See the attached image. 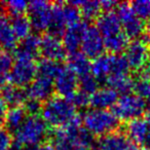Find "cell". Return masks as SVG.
<instances>
[{"mask_svg":"<svg viewBox=\"0 0 150 150\" xmlns=\"http://www.w3.org/2000/svg\"><path fill=\"white\" fill-rule=\"evenodd\" d=\"M134 93L145 102L150 101V75L140 71L137 78L134 79Z\"/></svg>","mask_w":150,"mask_h":150,"instance_id":"29","label":"cell"},{"mask_svg":"<svg viewBox=\"0 0 150 150\" xmlns=\"http://www.w3.org/2000/svg\"><path fill=\"white\" fill-rule=\"evenodd\" d=\"M97 150H140L137 144L133 143L122 131H116L99 138L94 146Z\"/></svg>","mask_w":150,"mask_h":150,"instance_id":"12","label":"cell"},{"mask_svg":"<svg viewBox=\"0 0 150 150\" xmlns=\"http://www.w3.org/2000/svg\"><path fill=\"white\" fill-rule=\"evenodd\" d=\"M80 52L88 59H97L104 54V40L96 26L88 25L83 34L80 46Z\"/></svg>","mask_w":150,"mask_h":150,"instance_id":"10","label":"cell"},{"mask_svg":"<svg viewBox=\"0 0 150 150\" xmlns=\"http://www.w3.org/2000/svg\"><path fill=\"white\" fill-rule=\"evenodd\" d=\"M1 50H2V47H1V45H0V54H1V52H1Z\"/></svg>","mask_w":150,"mask_h":150,"instance_id":"48","label":"cell"},{"mask_svg":"<svg viewBox=\"0 0 150 150\" xmlns=\"http://www.w3.org/2000/svg\"><path fill=\"white\" fill-rule=\"evenodd\" d=\"M7 104L4 102V100L2 99V97L0 96V123H2L4 121L5 115H6V112L8 110L7 108Z\"/></svg>","mask_w":150,"mask_h":150,"instance_id":"40","label":"cell"},{"mask_svg":"<svg viewBox=\"0 0 150 150\" xmlns=\"http://www.w3.org/2000/svg\"><path fill=\"white\" fill-rule=\"evenodd\" d=\"M27 116L28 115L23 106L11 107L7 110L4 121H3V123L5 125V129L11 135H13L20 129V127L23 125V122L27 118Z\"/></svg>","mask_w":150,"mask_h":150,"instance_id":"24","label":"cell"},{"mask_svg":"<svg viewBox=\"0 0 150 150\" xmlns=\"http://www.w3.org/2000/svg\"><path fill=\"white\" fill-rule=\"evenodd\" d=\"M13 56L8 52H2L0 54V72L8 76L11 68L13 66Z\"/></svg>","mask_w":150,"mask_h":150,"instance_id":"36","label":"cell"},{"mask_svg":"<svg viewBox=\"0 0 150 150\" xmlns=\"http://www.w3.org/2000/svg\"><path fill=\"white\" fill-rule=\"evenodd\" d=\"M123 132L133 143L137 144L138 146L144 145L147 133V118L141 117L129 121L125 125Z\"/></svg>","mask_w":150,"mask_h":150,"instance_id":"19","label":"cell"},{"mask_svg":"<svg viewBox=\"0 0 150 150\" xmlns=\"http://www.w3.org/2000/svg\"><path fill=\"white\" fill-rule=\"evenodd\" d=\"M88 27V22L82 20L79 23L67 28L64 35L62 36V42L64 44L67 54H72L79 52L82 37Z\"/></svg>","mask_w":150,"mask_h":150,"instance_id":"13","label":"cell"},{"mask_svg":"<svg viewBox=\"0 0 150 150\" xmlns=\"http://www.w3.org/2000/svg\"><path fill=\"white\" fill-rule=\"evenodd\" d=\"M52 16V3L43 0H34L28 4L27 17L31 23L32 29L36 32L48 30Z\"/></svg>","mask_w":150,"mask_h":150,"instance_id":"7","label":"cell"},{"mask_svg":"<svg viewBox=\"0 0 150 150\" xmlns=\"http://www.w3.org/2000/svg\"><path fill=\"white\" fill-rule=\"evenodd\" d=\"M25 150H54V148L52 146V144L47 143H42L39 145L35 146H30V147H26Z\"/></svg>","mask_w":150,"mask_h":150,"instance_id":"41","label":"cell"},{"mask_svg":"<svg viewBox=\"0 0 150 150\" xmlns=\"http://www.w3.org/2000/svg\"><path fill=\"white\" fill-rule=\"evenodd\" d=\"M111 72V54H104L95 59L92 63L91 73L100 81H104L109 77Z\"/></svg>","mask_w":150,"mask_h":150,"instance_id":"25","label":"cell"},{"mask_svg":"<svg viewBox=\"0 0 150 150\" xmlns=\"http://www.w3.org/2000/svg\"><path fill=\"white\" fill-rule=\"evenodd\" d=\"M11 23V27L15 32L16 36L19 40H23L31 34L32 26L27 15L11 16L9 17Z\"/></svg>","mask_w":150,"mask_h":150,"instance_id":"27","label":"cell"},{"mask_svg":"<svg viewBox=\"0 0 150 150\" xmlns=\"http://www.w3.org/2000/svg\"><path fill=\"white\" fill-rule=\"evenodd\" d=\"M150 54V47L141 39L129 41L125 50V58L129 64V70L140 72L144 69Z\"/></svg>","mask_w":150,"mask_h":150,"instance_id":"8","label":"cell"},{"mask_svg":"<svg viewBox=\"0 0 150 150\" xmlns=\"http://www.w3.org/2000/svg\"><path fill=\"white\" fill-rule=\"evenodd\" d=\"M1 6H3V3L0 2V11H1Z\"/></svg>","mask_w":150,"mask_h":150,"instance_id":"47","label":"cell"},{"mask_svg":"<svg viewBox=\"0 0 150 150\" xmlns=\"http://www.w3.org/2000/svg\"><path fill=\"white\" fill-rule=\"evenodd\" d=\"M146 111V102L136 94L120 96L112 107V112L119 121H129L143 117Z\"/></svg>","mask_w":150,"mask_h":150,"instance_id":"4","label":"cell"},{"mask_svg":"<svg viewBox=\"0 0 150 150\" xmlns=\"http://www.w3.org/2000/svg\"><path fill=\"white\" fill-rule=\"evenodd\" d=\"M105 86L111 88L120 96H125L134 92V78L129 74L112 75L105 80Z\"/></svg>","mask_w":150,"mask_h":150,"instance_id":"21","label":"cell"},{"mask_svg":"<svg viewBox=\"0 0 150 150\" xmlns=\"http://www.w3.org/2000/svg\"><path fill=\"white\" fill-rule=\"evenodd\" d=\"M63 13H64L67 28L82 21L81 13H80L79 8L70 2L63 4Z\"/></svg>","mask_w":150,"mask_h":150,"instance_id":"31","label":"cell"},{"mask_svg":"<svg viewBox=\"0 0 150 150\" xmlns=\"http://www.w3.org/2000/svg\"><path fill=\"white\" fill-rule=\"evenodd\" d=\"M142 71H143V72H145L146 74L150 75V54H149V57H148L147 63H146L145 67H144V69Z\"/></svg>","mask_w":150,"mask_h":150,"instance_id":"44","label":"cell"},{"mask_svg":"<svg viewBox=\"0 0 150 150\" xmlns=\"http://www.w3.org/2000/svg\"><path fill=\"white\" fill-rule=\"evenodd\" d=\"M42 105L43 103L39 102V101L28 98L27 101L24 103L23 107L28 116H35V115H39L41 113Z\"/></svg>","mask_w":150,"mask_h":150,"instance_id":"37","label":"cell"},{"mask_svg":"<svg viewBox=\"0 0 150 150\" xmlns=\"http://www.w3.org/2000/svg\"><path fill=\"white\" fill-rule=\"evenodd\" d=\"M39 52L42 59L58 63L65 60L67 57L62 38L54 36L50 33H44L42 36H40Z\"/></svg>","mask_w":150,"mask_h":150,"instance_id":"11","label":"cell"},{"mask_svg":"<svg viewBox=\"0 0 150 150\" xmlns=\"http://www.w3.org/2000/svg\"><path fill=\"white\" fill-rule=\"evenodd\" d=\"M37 76V63L35 61L16 59L8 74L11 84L26 88Z\"/></svg>","mask_w":150,"mask_h":150,"instance_id":"6","label":"cell"},{"mask_svg":"<svg viewBox=\"0 0 150 150\" xmlns=\"http://www.w3.org/2000/svg\"><path fill=\"white\" fill-rule=\"evenodd\" d=\"M13 136L16 143L26 148L45 143V140L50 136V129L40 115L27 116Z\"/></svg>","mask_w":150,"mask_h":150,"instance_id":"3","label":"cell"},{"mask_svg":"<svg viewBox=\"0 0 150 150\" xmlns=\"http://www.w3.org/2000/svg\"><path fill=\"white\" fill-rule=\"evenodd\" d=\"M28 4L29 2H26L24 0H11L3 3V6L9 16H19L27 13Z\"/></svg>","mask_w":150,"mask_h":150,"instance_id":"34","label":"cell"},{"mask_svg":"<svg viewBox=\"0 0 150 150\" xmlns=\"http://www.w3.org/2000/svg\"><path fill=\"white\" fill-rule=\"evenodd\" d=\"M90 95L78 90L71 98H69V100L72 102V104L74 105L76 109H86L90 106Z\"/></svg>","mask_w":150,"mask_h":150,"instance_id":"35","label":"cell"},{"mask_svg":"<svg viewBox=\"0 0 150 150\" xmlns=\"http://www.w3.org/2000/svg\"><path fill=\"white\" fill-rule=\"evenodd\" d=\"M70 3L76 5L81 13V17L84 21H96L102 13L100 1L86 0V1H71Z\"/></svg>","mask_w":150,"mask_h":150,"instance_id":"26","label":"cell"},{"mask_svg":"<svg viewBox=\"0 0 150 150\" xmlns=\"http://www.w3.org/2000/svg\"><path fill=\"white\" fill-rule=\"evenodd\" d=\"M101 7H102L103 13H108V11H114L116 8L118 2L116 1H111V0H104V1H100Z\"/></svg>","mask_w":150,"mask_h":150,"instance_id":"39","label":"cell"},{"mask_svg":"<svg viewBox=\"0 0 150 150\" xmlns=\"http://www.w3.org/2000/svg\"><path fill=\"white\" fill-rule=\"evenodd\" d=\"M7 80H8V76L0 72V91H2L4 86H7Z\"/></svg>","mask_w":150,"mask_h":150,"instance_id":"43","label":"cell"},{"mask_svg":"<svg viewBox=\"0 0 150 150\" xmlns=\"http://www.w3.org/2000/svg\"><path fill=\"white\" fill-rule=\"evenodd\" d=\"M63 4H64V2L52 3L50 24L47 30V33L60 38H62V36L64 35L65 31L67 29L64 13H63Z\"/></svg>","mask_w":150,"mask_h":150,"instance_id":"20","label":"cell"},{"mask_svg":"<svg viewBox=\"0 0 150 150\" xmlns=\"http://www.w3.org/2000/svg\"><path fill=\"white\" fill-rule=\"evenodd\" d=\"M67 67L77 75V77H80V76L91 73L92 62L81 52H78L72 54H68Z\"/></svg>","mask_w":150,"mask_h":150,"instance_id":"22","label":"cell"},{"mask_svg":"<svg viewBox=\"0 0 150 150\" xmlns=\"http://www.w3.org/2000/svg\"><path fill=\"white\" fill-rule=\"evenodd\" d=\"M40 36L37 34H30L25 39L21 40L13 50V56L16 59L35 61L40 56Z\"/></svg>","mask_w":150,"mask_h":150,"instance_id":"15","label":"cell"},{"mask_svg":"<svg viewBox=\"0 0 150 150\" xmlns=\"http://www.w3.org/2000/svg\"><path fill=\"white\" fill-rule=\"evenodd\" d=\"M118 100V94L108 86L99 88L93 95H91L90 106L93 109L108 110L112 108Z\"/></svg>","mask_w":150,"mask_h":150,"instance_id":"17","label":"cell"},{"mask_svg":"<svg viewBox=\"0 0 150 150\" xmlns=\"http://www.w3.org/2000/svg\"><path fill=\"white\" fill-rule=\"evenodd\" d=\"M81 125L94 137H104L118 131L120 121L109 110L88 109L81 116Z\"/></svg>","mask_w":150,"mask_h":150,"instance_id":"2","label":"cell"},{"mask_svg":"<svg viewBox=\"0 0 150 150\" xmlns=\"http://www.w3.org/2000/svg\"><path fill=\"white\" fill-rule=\"evenodd\" d=\"M4 102L7 104V106L11 107H19L23 106L24 103L27 101L28 96L26 90L23 88L13 86V84H7L1 91V95Z\"/></svg>","mask_w":150,"mask_h":150,"instance_id":"23","label":"cell"},{"mask_svg":"<svg viewBox=\"0 0 150 150\" xmlns=\"http://www.w3.org/2000/svg\"><path fill=\"white\" fill-rule=\"evenodd\" d=\"M13 145V135L6 129L0 127V150H8Z\"/></svg>","mask_w":150,"mask_h":150,"instance_id":"38","label":"cell"},{"mask_svg":"<svg viewBox=\"0 0 150 150\" xmlns=\"http://www.w3.org/2000/svg\"><path fill=\"white\" fill-rule=\"evenodd\" d=\"M134 13L142 22L150 21V1L149 0H137L129 3Z\"/></svg>","mask_w":150,"mask_h":150,"instance_id":"33","label":"cell"},{"mask_svg":"<svg viewBox=\"0 0 150 150\" xmlns=\"http://www.w3.org/2000/svg\"><path fill=\"white\" fill-rule=\"evenodd\" d=\"M145 113L147 114V118L150 119V101L146 102V111Z\"/></svg>","mask_w":150,"mask_h":150,"instance_id":"45","label":"cell"},{"mask_svg":"<svg viewBox=\"0 0 150 150\" xmlns=\"http://www.w3.org/2000/svg\"><path fill=\"white\" fill-rule=\"evenodd\" d=\"M103 40H104L105 50H107L108 54H120V52H125L127 44L129 43V39L123 32L117 35L105 38Z\"/></svg>","mask_w":150,"mask_h":150,"instance_id":"28","label":"cell"},{"mask_svg":"<svg viewBox=\"0 0 150 150\" xmlns=\"http://www.w3.org/2000/svg\"><path fill=\"white\" fill-rule=\"evenodd\" d=\"M140 150H150V148H148V147H144L143 146V148H141Z\"/></svg>","mask_w":150,"mask_h":150,"instance_id":"46","label":"cell"},{"mask_svg":"<svg viewBox=\"0 0 150 150\" xmlns=\"http://www.w3.org/2000/svg\"><path fill=\"white\" fill-rule=\"evenodd\" d=\"M54 93L64 98H71L79 90L78 77L67 66H62L54 80Z\"/></svg>","mask_w":150,"mask_h":150,"instance_id":"9","label":"cell"},{"mask_svg":"<svg viewBox=\"0 0 150 150\" xmlns=\"http://www.w3.org/2000/svg\"><path fill=\"white\" fill-rule=\"evenodd\" d=\"M115 13L118 17L123 33L129 39H140L145 33V23L142 22L134 13L131 4L120 2L115 8Z\"/></svg>","mask_w":150,"mask_h":150,"instance_id":"5","label":"cell"},{"mask_svg":"<svg viewBox=\"0 0 150 150\" xmlns=\"http://www.w3.org/2000/svg\"><path fill=\"white\" fill-rule=\"evenodd\" d=\"M96 28L101 33L103 39L123 32L120 21L115 11L101 13L100 17L96 20Z\"/></svg>","mask_w":150,"mask_h":150,"instance_id":"16","label":"cell"},{"mask_svg":"<svg viewBox=\"0 0 150 150\" xmlns=\"http://www.w3.org/2000/svg\"><path fill=\"white\" fill-rule=\"evenodd\" d=\"M19 44V39L16 36L11 27V19L6 13L0 11V45L4 52H13Z\"/></svg>","mask_w":150,"mask_h":150,"instance_id":"18","label":"cell"},{"mask_svg":"<svg viewBox=\"0 0 150 150\" xmlns=\"http://www.w3.org/2000/svg\"><path fill=\"white\" fill-rule=\"evenodd\" d=\"M28 98L44 103L54 96V80L36 76V78L25 88Z\"/></svg>","mask_w":150,"mask_h":150,"instance_id":"14","label":"cell"},{"mask_svg":"<svg viewBox=\"0 0 150 150\" xmlns=\"http://www.w3.org/2000/svg\"><path fill=\"white\" fill-rule=\"evenodd\" d=\"M41 117L50 129H62L80 118L77 109L69 99L61 96H52L43 103Z\"/></svg>","mask_w":150,"mask_h":150,"instance_id":"1","label":"cell"},{"mask_svg":"<svg viewBox=\"0 0 150 150\" xmlns=\"http://www.w3.org/2000/svg\"><path fill=\"white\" fill-rule=\"evenodd\" d=\"M144 147L150 148V119L147 118V133H146L145 142H144Z\"/></svg>","mask_w":150,"mask_h":150,"instance_id":"42","label":"cell"},{"mask_svg":"<svg viewBox=\"0 0 150 150\" xmlns=\"http://www.w3.org/2000/svg\"><path fill=\"white\" fill-rule=\"evenodd\" d=\"M62 65L58 62L42 59L37 63V76L54 80Z\"/></svg>","mask_w":150,"mask_h":150,"instance_id":"30","label":"cell"},{"mask_svg":"<svg viewBox=\"0 0 150 150\" xmlns=\"http://www.w3.org/2000/svg\"><path fill=\"white\" fill-rule=\"evenodd\" d=\"M100 82L95 77L92 73H88L83 76L78 77V86L81 92L86 93L88 95H93L99 88Z\"/></svg>","mask_w":150,"mask_h":150,"instance_id":"32","label":"cell"}]
</instances>
